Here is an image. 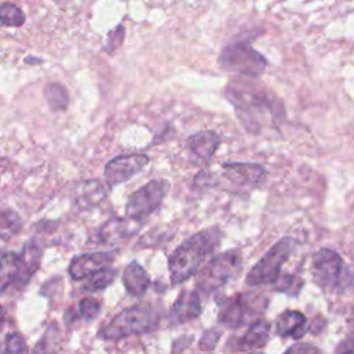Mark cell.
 I'll list each match as a JSON object with an SVG mask.
<instances>
[{"label":"cell","mask_w":354,"mask_h":354,"mask_svg":"<svg viewBox=\"0 0 354 354\" xmlns=\"http://www.w3.org/2000/svg\"><path fill=\"white\" fill-rule=\"evenodd\" d=\"M225 95L234 104L238 118L245 127L257 133L263 123H277L278 118H283L281 102L263 87L254 86L250 82H231L225 90Z\"/></svg>","instance_id":"1"},{"label":"cell","mask_w":354,"mask_h":354,"mask_svg":"<svg viewBox=\"0 0 354 354\" xmlns=\"http://www.w3.org/2000/svg\"><path fill=\"white\" fill-rule=\"evenodd\" d=\"M221 231L217 227L202 230L181 245L169 257V272L173 285H178L194 277L210 254L218 248Z\"/></svg>","instance_id":"2"},{"label":"cell","mask_w":354,"mask_h":354,"mask_svg":"<svg viewBox=\"0 0 354 354\" xmlns=\"http://www.w3.org/2000/svg\"><path fill=\"white\" fill-rule=\"evenodd\" d=\"M159 324V313L149 304H136L116 314L98 332V337L118 340L131 335H141L155 329Z\"/></svg>","instance_id":"3"},{"label":"cell","mask_w":354,"mask_h":354,"mask_svg":"<svg viewBox=\"0 0 354 354\" xmlns=\"http://www.w3.org/2000/svg\"><path fill=\"white\" fill-rule=\"evenodd\" d=\"M311 272L317 285L328 292H343L353 283V275L344 267L340 254L328 248L314 253Z\"/></svg>","instance_id":"4"},{"label":"cell","mask_w":354,"mask_h":354,"mask_svg":"<svg viewBox=\"0 0 354 354\" xmlns=\"http://www.w3.org/2000/svg\"><path fill=\"white\" fill-rule=\"evenodd\" d=\"M296 243V239L292 236H283L274 243L248 272L246 283L249 286H260L277 282L281 267L295 250Z\"/></svg>","instance_id":"5"},{"label":"cell","mask_w":354,"mask_h":354,"mask_svg":"<svg viewBox=\"0 0 354 354\" xmlns=\"http://www.w3.org/2000/svg\"><path fill=\"white\" fill-rule=\"evenodd\" d=\"M241 266L242 257L239 250H227L212 257L199 272L196 281L198 290L209 295L220 289L236 277L241 271Z\"/></svg>","instance_id":"6"},{"label":"cell","mask_w":354,"mask_h":354,"mask_svg":"<svg viewBox=\"0 0 354 354\" xmlns=\"http://www.w3.org/2000/svg\"><path fill=\"white\" fill-rule=\"evenodd\" d=\"M267 304L268 299L257 292L239 293L223 304L218 313V322L228 328H239L261 315Z\"/></svg>","instance_id":"7"},{"label":"cell","mask_w":354,"mask_h":354,"mask_svg":"<svg viewBox=\"0 0 354 354\" xmlns=\"http://www.w3.org/2000/svg\"><path fill=\"white\" fill-rule=\"evenodd\" d=\"M220 65L225 71H232L249 77H260L266 71V58L250 44L239 41L228 44L220 54Z\"/></svg>","instance_id":"8"},{"label":"cell","mask_w":354,"mask_h":354,"mask_svg":"<svg viewBox=\"0 0 354 354\" xmlns=\"http://www.w3.org/2000/svg\"><path fill=\"white\" fill-rule=\"evenodd\" d=\"M170 184L167 180L156 178L142 185L131 194L126 203V217L144 221V218L158 210L167 195Z\"/></svg>","instance_id":"9"},{"label":"cell","mask_w":354,"mask_h":354,"mask_svg":"<svg viewBox=\"0 0 354 354\" xmlns=\"http://www.w3.org/2000/svg\"><path fill=\"white\" fill-rule=\"evenodd\" d=\"M149 162L148 155L145 153H131V155H120L113 158L105 165L104 174L109 188L122 184L141 171L147 163Z\"/></svg>","instance_id":"10"},{"label":"cell","mask_w":354,"mask_h":354,"mask_svg":"<svg viewBox=\"0 0 354 354\" xmlns=\"http://www.w3.org/2000/svg\"><path fill=\"white\" fill-rule=\"evenodd\" d=\"M115 260V253L112 252H94V253H84L72 259L69 264V275L75 281H80L84 278L91 277L93 274L109 268V266Z\"/></svg>","instance_id":"11"},{"label":"cell","mask_w":354,"mask_h":354,"mask_svg":"<svg viewBox=\"0 0 354 354\" xmlns=\"http://www.w3.org/2000/svg\"><path fill=\"white\" fill-rule=\"evenodd\" d=\"M224 176L234 185L254 188L266 180V170L254 163H224Z\"/></svg>","instance_id":"12"},{"label":"cell","mask_w":354,"mask_h":354,"mask_svg":"<svg viewBox=\"0 0 354 354\" xmlns=\"http://www.w3.org/2000/svg\"><path fill=\"white\" fill-rule=\"evenodd\" d=\"M141 224L142 223H138V220H133L130 217H115L100 228L98 236L102 243L113 245L122 239L130 238L138 231Z\"/></svg>","instance_id":"13"},{"label":"cell","mask_w":354,"mask_h":354,"mask_svg":"<svg viewBox=\"0 0 354 354\" xmlns=\"http://www.w3.org/2000/svg\"><path fill=\"white\" fill-rule=\"evenodd\" d=\"M268 336H270V324L264 319H257L248 328V330L242 336L231 339L227 347H232L231 348L232 351L261 348L267 343Z\"/></svg>","instance_id":"14"},{"label":"cell","mask_w":354,"mask_h":354,"mask_svg":"<svg viewBox=\"0 0 354 354\" xmlns=\"http://www.w3.org/2000/svg\"><path fill=\"white\" fill-rule=\"evenodd\" d=\"M41 253H43L41 248H40L39 242L35 238L29 239L24 245L22 252L19 253V272H18L15 285L22 288V286H25L29 282L32 275L40 267Z\"/></svg>","instance_id":"15"},{"label":"cell","mask_w":354,"mask_h":354,"mask_svg":"<svg viewBox=\"0 0 354 354\" xmlns=\"http://www.w3.org/2000/svg\"><path fill=\"white\" fill-rule=\"evenodd\" d=\"M105 198V185L98 180L83 181L75 188L73 192V203L79 210H90L97 207Z\"/></svg>","instance_id":"16"},{"label":"cell","mask_w":354,"mask_h":354,"mask_svg":"<svg viewBox=\"0 0 354 354\" xmlns=\"http://www.w3.org/2000/svg\"><path fill=\"white\" fill-rule=\"evenodd\" d=\"M218 144H220V137L216 131H212V130L198 131L189 136L187 140V147L191 155L199 163L207 162L218 148Z\"/></svg>","instance_id":"17"},{"label":"cell","mask_w":354,"mask_h":354,"mask_svg":"<svg viewBox=\"0 0 354 354\" xmlns=\"http://www.w3.org/2000/svg\"><path fill=\"white\" fill-rule=\"evenodd\" d=\"M202 313L201 297L196 290H183L176 299L171 315L177 322H188L198 318Z\"/></svg>","instance_id":"18"},{"label":"cell","mask_w":354,"mask_h":354,"mask_svg":"<svg viewBox=\"0 0 354 354\" xmlns=\"http://www.w3.org/2000/svg\"><path fill=\"white\" fill-rule=\"evenodd\" d=\"M122 281H123V285H124L127 293L131 296H136V297L142 296L151 285V278H149L148 272L137 261H131L124 268Z\"/></svg>","instance_id":"19"},{"label":"cell","mask_w":354,"mask_h":354,"mask_svg":"<svg viewBox=\"0 0 354 354\" xmlns=\"http://www.w3.org/2000/svg\"><path fill=\"white\" fill-rule=\"evenodd\" d=\"M306 328V317L300 311L295 310H286L283 311L275 322L277 333L282 337L292 336L299 337L303 335Z\"/></svg>","instance_id":"20"},{"label":"cell","mask_w":354,"mask_h":354,"mask_svg":"<svg viewBox=\"0 0 354 354\" xmlns=\"http://www.w3.org/2000/svg\"><path fill=\"white\" fill-rule=\"evenodd\" d=\"M19 272V254L8 252L0 259V293H3L12 282L15 283Z\"/></svg>","instance_id":"21"},{"label":"cell","mask_w":354,"mask_h":354,"mask_svg":"<svg viewBox=\"0 0 354 354\" xmlns=\"http://www.w3.org/2000/svg\"><path fill=\"white\" fill-rule=\"evenodd\" d=\"M61 344V332L55 322L48 325L41 339L36 343L32 354H55Z\"/></svg>","instance_id":"22"},{"label":"cell","mask_w":354,"mask_h":354,"mask_svg":"<svg viewBox=\"0 0 354 354\" xmlns=\"http://www.w3.org/2000/svg\"><path fill=\"white\" fill-rule=\"evenodd\" d=\"M44 97L53 111H64L68 106L69 95L59 83H50L44 87Z\"/></svg>","instance_id":"23"},{"label":"cell","mask_w":354,"mask_h":354,"mask_svg":"<svg viewBox=\"0 0 354 354\" xmlns=\"http://www.w3.org/2000/svg\"><path fill=\"white\" fill-rule=\"evenodd\" d=\"M116 277V271L113 268H104L95 274H93L91 277L87 278L86 283H84V290L86 292H98L102 290L105 288H108L113 279Z\"/></svg>","instance_id":"24"},{"label":"cell","mask_w":354,"mask_h":354,"mask_svg":"<svg viewBox=\"0 0 354 354\" xmlns=\"http://www.w3.org/2000/svg\"><path fill=\"white\" fill-rule=\"evenodd\" d=\"M24 11L12 3L0 4V24L6 26H21L25 22Z\"/></svg>","instance_id":"25"},{"label":"cell","mask_w":354,"mask_h":354,"mask_svg":"<svg viewBox=\"0 0 354 354\" xmlns=\"http://www.w3.org/2000/svg\"><path fill=\"white\" fill-rule=\"evenodd\" d=\"M21 217L11 209L0 212V236L10 238L11 235L17 234L21 228Z\"/></svg>","instance_id":"26"},{"label":"cell","mask_w":354,"mask_h":354,"mask_svg":"<svg viewBox=\"0 0 354 354\" xmlns=\"http://www.w3.org/2000/svg\"><path fill=\"white\" fill-rule=\"evenodd\" d=\"M101 311V303L97 299L86 297L79 301V313L84 319H94Z\"/></svg>","instance_id":"27"},{"label":"cell","mask_w":354,"mask_h":354,"mask_svg":"<svg viewBox=\"0 0 354 354\" xmlns=\"http://www.w3.org/2000/svg\"><path fill=\"white\" fill-rule=\"evenodd\" d=\"M25 351L26 344L19 333L14 332L6 337V354H25Z\"/></svg>","instance_id":"28"},{"label":"cell","mask_w":354,"mask_h":354,"mask_svg":"<svg viewBox=\"0 0 354 354\" xmlns=\"http://www.w3.org/2000/svg\"><path fill=\"white\" fill-rule=\"evenodd\" d=\"M221 336V330L216 328H210L203 332L201 340H199V347L202 350H213L214 346L217 344L218 339Z\"/></svg>","instance_id":"29"},{"label":"cell","mask_w":354,"mask_h":354,"mask_svg":"<svg viewBox=\"0 0 354 354\" xmlns=\"http://www.w3.org/2000/svg\"><path fill=\"white\" fill-rule=\"evenodd\" d=\"M123 37H124V28H123L122 25H119V26H116L115 29H112V30L108 33L105 50H106L108 53L115 51V50L122 44Z\"/></svg>","instance_id":"30"},{"label":"cell","mask_w":354,"mask_h":354,"mask_svg":"<svg viewBox=\"0 0 354 354\" xmlns=\"http://www.w3.org/2000/svg\"><path fill=\"white\" fill-rule=\"evenodd\" d=\"M283 354H321V351L308 343H299L289 347Z\"/></svg>","instance_id":"31"},{"label":"cell","mask_w":354,"mask_h":354,"mask_svg":"<svg viewBox=\"0 0 354 354\" xmlns=\"http://www.w3.org/2000/svg\"><path fill=\"white\" fill-rule=\"evenodd\" d=\"M354 353V337L344 339L339 343L336 348V354H353Z\"/></svg>","instance_id":"32"},{"label":"cell","mask_w":354,"mask_h":354,"mask_svg":"<svg viewBox=\"0 0 354 354\" xmlns=\"http://www.w3.org/2000/svg\"><path fill=\"white\" fill-rule=\"evenodd\" d=\"M4 321H6V311H4V308L0 306V330H1L3 326H4Z\"/></svg>","instance_id":"33"},{"label":"cell","mask_w":354,"mask_h":354,"mask_svg":"<svg viewBox=\"0 0 354 354\" xmlns=\"http://www.w3.org/2000/svg\"><path fill=\"white\" fill-rule=\"evenodd\" d=\"M350 321H351V324H354V307H353L351 314H350Z\"/></svg>","instance_id":"34"},{"label":"cell","mask_w":354,"mask_h":354,"mask_svg":"<svg viewBox=\"0 0 354 354\" xmlns=\"http://www.w3.org/2000/svg\"><path fill=\"white\" fill-rule=\"evenodd\" d=\"M250 354H263V353H250Z\"/></svg>","instance_id":"35"},{"label":"cell","mask_w":354,"mask_h":354,"mask_svg":"<svg viewBox=\"0 0 354 354\" xmlns=\"http://www.w3.org/2000/svg\"><path fill=\"white\" fill-rule=\"evenodd\" d=\"M0 259H1V257H0Z\"/></svg>","instance_id":"36"}]
</instances>
